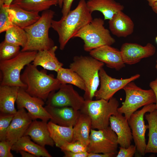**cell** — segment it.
<instances>
[{
    "mask_svg": "<svg viewBox=\"0 0 157 157\" xmlns=\"http://www.w3.org/2000/svg\"><path fill=\"white\" fill-rule=\"evenodd\" d=\"M104 20L100 18L93 19L90 23L84 26L74 35L84 42L83 49L86 51L104 45H111L115 42L112 37L109 31L104 26Z\"/></svg>",
    "mask_w": 157,
    "mask_h": 157,
    "instance_id": "obj_7",
    "label": "cell"
},
{
    "mask_svg": "<svg viewBox=\"0 0 157 157\" xmlns=\"http://www.w3.org/2000/svg\"><path fill=\"white\" fill-rule=\"evenodd\" d=\"M104 65L91 56H76L74 57L69 68L76 73L85 83V100H92L95 97L100 83L99 71Z\"/></svg>",
    "mask_w": 157,
    "mask_h": 157,
    "instance_id": "obj_4",
    "label": "cell"
},
{
    "mask_svg": "<svg viewBox=\"0 0 157 157\" xmlns=\"http://www.w3.org/2000/svg\"><path fill=\"white\" fill-rule=\"evenodd\" d=\"M119 148V150L116 156L117 157H132L137 150L135 145L131 144L126 148L120 146Z\"/></svg>",
    "mask_w": 157,
    "mask_h": 157,
    "instance_id": "obj_37",
    "label": "cell"
},
{
    "mask_svg": "<svg viewBox=\"0 0 157 157\" xmlns=\"http://www.w3.org/2000/svg\"><path fill=\"white\" fill-rule=\"evenodd\" d=\"M118 144L117 135L110 126L97 130L92 129L87 152L117 154Z\"/></svg>",
    "mask_w": 157,
    "mask_h": 157,
    "instance_id": "obj_9",
    "label": "cell"
},
{
    "mask_svg": "<svg viewBox=\"0 0 157 157\" xmlns=\"http://www.w3.org/2000/svg\"><path fill=\"white\" fill-rule=\"evenodd\" d=\"M37 52L20 51L11 59L0 61V85L17 86L25 89L27 86L21 80V72L27 65L33 62Z\"/></svg>",
    "mask_w": 157,
    "mask_h": 157,
    "instance_id": "obj_5",
    "label": "cell"
},
{
    "mask_svg": "<svg viewBox=\"0 0 157 157\" xmlns=\"http://www.w3.org/2000/svg\"><path fill=\"white\" fill-rule=\"evenodd\" d=\"M120 51L124 63L132 65L138 63L143 58L154 55L156 48L150 43L144 46L136 43H125L122 45Z\"/></svg>",
    "mask_w": 157,
    "mask_h": 157,
    "instance_id": "obj_14",
    "label": "cell"
},
{
    "mask_svg": "<svg viewBox=\"0 0 157 157\" xmlns=\"http://www.w3.org/2000/svg\"><path fill=\"white\" fill-rule=\"evenodd\" d=\"M20 47L7 42L4 40L0 44V61L11 59L21 51Z\"/></svg>",
    "mask_w": 157,
    "mask_h": 157,
    "instance_id": "obj_32",
    "label": "cell"
},
{
    "mask_svg": "<svg viewBox=\"0 0 157 157\" xmlns=\"http://www.w3.org/2000/svg\"><path fill=\"white\" fill-rule=\"evenodd\" d=\"M44 107L52 117L51 121L65 126L73 127L81 113L70 107L58 108L46 105Z\"/></svg>",
    "mask_w": 157,
    "mask_h": 157,
    "instance_id": "obj_18",
    "label": "cell"
},
{
    "mask_svg": "<svg viewBox=\"0 0 157 157\" xmlns=\"http://www.w3.org/2000/svg\"><path fill=\"white\" fill-rule=\"evenodd\" d=\"M156 41L157 43V36L156 38Z\"/></svg>",
    "mask_w": 157,
    "mask_h": 157,
    "instance_id": "obj_49",
    "label": "cell"
},
{
    "mask_svg": "<svg viewBox=\"0 0 157 157\" xmlns=\"http://www.w3.org/2000/svg\"><path fill=\"white\" fill-rule=\"evenodd\" d=\"M55 14L51 10L44 11L36 22L24 28L26 33L27 42L21 51H38L49 49L55 46L49 35Z\"/></svg>",
    "mask_w": 157,
    "mask_h": 157,
    "instance_id": "obj_3",
    "label": "cell"
},
{
    "mask_svg": "<svg viewBox=\"0 0 157 157\" xmlns=\"http://www.w3.org/2000/svg\"><path fill=\"white\" fill-rule=\"evenodd\" d=\"M123 89L126 94L125 101L122 106L118 108L117 110L118 112L124 114L128 120L139 108L156 102L155 95L151 89H143L131 81Z\"/></svg>",
    "mask_w": 157,
    "mask_h": 157,
    "instance_id": "obj_8",
    "label": "cell"
},
{
    "mask_svg": "<svg viewBox=\"0 0 157 157\" xmlns=\"http://www.w3.org/2000/svg\"><path fill=\"white\" fill-rule=\"evenodd\" d=\"M119 105L118 101L113 97L108 101L85 100L80 110L90 117L92 129L99 130L109 126L110 118L117 112Z\"/></svg>",
    "mask_w": 157,
    "mask_h": 157,
    "instance_id": "obj_6",
    "label": "cell"
},
{
    "mask_svg": "<svg viewBox=\"0 0 157 157\" xmlns=\"http://www.w3.org/2000/svg\"><path fill=\"white\" fill-rule=\"evenodd\" d=\"M90 56L105 64L110 68L118 71L125 66L120 50L110 45H104L89 52Z\"/></svg>",
    "mask_w": 157,
    "mask_h": 157,
    "instance_id": "obj_16",
    "label": "cell"
},
{
    "mask_svg": "<svg viewBox=\"0 0 157 157\" xmlns=\"http://www.w3.org/2000/svg\"><path fill=\"white\" fill-rule=\"evenodd\" d=\"M19 153L20 154L22 157H36L34 155L24 151L20 150Z\"/></svg>",
    "mask_w": 157,
    "mask_h": 157,
    "instance_id": "obj_42",
    "label": "cell"
},
{
    "mask_svg": "<svg viewBox=\"0 0 157 157\" xmlns=\"http://www.w3.org/2000/svg\"><path fill=\"white\" fill-rule=\"evenodd\" d=\"M155 106V104H152L144 106L141 109L133 113L128 120L137 150L142 156L145 154V133L148 128V125L145 124L144 116L146 113L154 110Z\"/></svg>",
    "mask_w": 157,
    "mask_h": 157,
    "instance_id": "obj_10",
    "label": "cell"
},
{
    "mask_svg": "<svg viewBox=\"0 0 157 157\" xmlns=\"http://www.w3.org/2000/svg\"><path fill=\"white\" fill-rule=\"evenodd\" d=\"M99 74L100 86L96 92L94 97L96 100L104 99L107 101L113 97L117 92L123 89L128 83L140 76V74H137L128 78L117 79L108 75L103 67L100 70Z\"/></svg>",
    "mask_w": 157,
    "mask_h": 157,
    "instance_id": "obj_12",
    "label": "cell"
},
{
    "mask_svg": "<svg viewBox=\"0 0 157 157\" xmlns=\"http://www.w3.org/2000/svg\"><path fill=\"white\" fill-rule=\"evenodd\" d=\"M4 1V0H0V8L3 6Z\"/></svg>",
    "mask_w": 157,
    "mask_h": 157,
    "instance_id": "obj_47",
    "label": "cell"
},
{
    "mask_svg": "<svg viewBox=\"0 0 157 157\" xmlns=\"http://www.w3.org/2000/svg\"><path fill=\"white\" fill-rule=\"evenodd\" d=\"M74 0H63L62 8V17L66 16L71 10L72 4Z\"/></svg>",
    "mask_w": 157,
    "mask_h": 157,
    "instance_id": "obj_38",
    "label": "cell"
},
{
    "mask_svg": "<svg viewBox=\"0 0 157 157\" xmlns=\"http://www.w3.org/2000/svg\"><path fill=\"white\" fill-rule=\"evenodd\" d=\"M148 3L149 5L151 7L154 3L157 1V0H147Z\"/></svg>",
    "mask_w": 157,
    "mask_h": 157,
    "instance_id": "obj_45",
    "label": "cell"
},
{
    "mask_svg": "<svg viewBox=\"0 0 157 157\" xmlns=\"http://www.w3.org/2000/svg\"><path fill=\"white\" fill-rule=\"evenodd\" d=\"M86 4L91 14L94 11H99L103 15L104 20L111 19L124 8L123 5L115 0H88Z\"/></svg>",
    "mask_w": 157,
    "mask_h": 157,
    "instance_id": "obj_22",
    "label": "cell"
},
{
    "mask_svg": "<svg viewBox=\"0 0 157 157\" xmlns=\"http://www.w3.org/2000/svg\"><path fill=\"white\" fill-rule=\"evenodd\" d=\"M56 78L61 84H69L76 86L84 91L85 83L79 76L69 68L61 67L57 72Z\"/></svg>",
    "mask_w": 157,
    "mask_h": 157,
    "instance_id": "obj_30",
    "label": "cell"
},
{
    "mask_svg": "<svg viewBox=\"0 0 157 157\" xmlns=\"http://www.w3.org/2000/svg\"><path fill=\"white\" fill-rule=\"evenodd\" d=\"M14 0H4L3 6L9 7Z\"/></svg>",
    "mask_w": 157,
    "mask_h": 157,
    "instance_id": "obj_43",
    "label": "cell"
},
{
    "mask_svg": "<svg viewBox=\"0 0 157 157\" xmlns=\"http://www.w3.org/2000/svg\"><path fill=\"white\" fill-rule=\"evenodd\" d=\"M110 31L118 37H126L133 32L134 25L128 15L121 11L115 14L108 22Z\"/></svg>",
    "mask_w": 157,
    "mask_h": 157,
    "instance_id": "obj_20",
    "label": "cell"
},
{
    "mask_svg": "<svg viewBox=\"0 0 157 157\" xmlns=\"http://www.w3.org/2000/svg\"><path fill=\"white\" fill-rule=\"evenodd\" d=\"M151 7L153 11L157 14V1L154 3Z\"/></svg>",
    "mask_w": 157,
    "mask_h": 157,
    "instance_id": "obj_44",
    "label": "cell"
},
{
    "mask_svg": "<svg viewBox=\"0 0 157 157\" xmlns=\"http://www.w3.org/2000/svg\"><path fill=\"white\" fill-rule=\"evenodd\" d=\"M16 104L18 109H26L33 120L39 119L47 122L52 117L43 106L44 101L39 98L33 97L25 90L20 88Z\"/></svg>",
    "mask_w": 157,
    "mask_h": 157,
    "instance_id": "obj_13",
    "label": "cell"
},
{
    "mask_svg": "<svg viewBox=\"0 0 157 157\" xmlns=\"http://www.w3.org/2000/svg\"><path fill=\"white\" fill-rule=\"evenodd\" d=\"M59 148L62 151H67L74 152L87 151V146L79 141L65 142Z\"/></svg>",
    "mask_w": 157,
    "mask_h": 157,
    "instance_id": "obj_34",
    "label": "cell"
},
{
    "mask_svg": "<svg viewBox=\"0 0 157 157\" xmlns=\"http://www.w3.org/2000/svg\"><path fill=\"white\" fill-rule=\"evenodd\" d=\"M73 129L72 142L79 141L88 146L92 129V123L90 117L87 115L81 113Z\"/></svg>",
    "mask_w": 157,
    "mask_h": 157,
    "instance_id": "obj_25",
    "label": "cell"
},
{
    "mask_svg": "<svg viewBox=\"0 0 157 157\" xmlns=\"http://www.w3.org/2000/svg\"><path fill=\"white\" fill-rule=\"evenodd\" d=\"M148 123V140L146 144L145 154H157V109L145 115Z\"/></svg>",
    "mask_w": 157,
    "mask_h": 157,
    "instance_id": "obj_29",
    "label": "cell"
},
{
    "mask_svg": "<svg viewBox=\"0 0 157 157\" xmlns=\"http://www.w3.org/2000/svg\"><path fill=\"white\" fill-rule=\"evenodd\" d=\"M7 10L13 25L23 29L35 23L40 17L39 13L27 11L11 5L7 7Z\"/></svg>",
    "mask_w": 157,
    "mask_h": 157,
    "instance_id": "obj_21",
    "label": "cell"
},
{
    "mask_svg": "<svg viewBox=\"0 0 157 157\" xmlns=\"http://www.w3.org/2000/svg\"><path fill=\"white\" fill-rule=\"evenodd\" d=\"M7 7L0 8V33L6 32L13 26L9 18Z\"/></svg>",
    "mask_w": 157,
    "mask_h": 157,
    "instance_id": "obj_35",
    "label": "cell"
},
{
    "mask_svg": "<svg viewBox=\"0 0 157 157\" xmlns=\"http://www.w3.org/2000/svg\"><path fill=\"white\" fill-rule=\"evenodd\" d=\"M20 88L7 85L0 86V112L15 114L17 110L15 103Z\"/></svg>",
    "mask_w": 157,
    "mask_h": 157,
    "instance_id": "obj_24",
    "label": "cell"
},
{
    "mask_svg": "<svg viewBox=\"0 0 157 157\" xmlns=\"http://www.w3.org/2000/svg\"><path fill=\"white\" fill-rule=\"evenodd\" d=\"M31 139L29 136H23L12 145L11 150L17 153L20 150L24 151L36 157H52L45 147L32 142Z\"/></svg>",
    "mask_w": 157,
    "mask_h": 157,
    "instance_id": "obj_26",
    "label": "cell"
},
{
    "mask_svg": "<svg viewBox=\"0 0 157 157\" xmlns=\"http://www.w3.org/2000/svg\"><path fill=\"white\" fill-rule=\"evenodd\" d=\"M33 121L25 108L18 109L6 132V140L13 145L24 135Z\"/></svg>",
    "mask_w": 157,
    "mask_h": 157,
    "instance_id": "obj_15",
    "label": "cell"
},
{
    "mask_svg": "<svg viewBox=\"0 0 157 157\" xmlns=\"http://www.w3.org/2000/svg\"><path fill=\"white\" fill-rule=\"evenodd\" d=\"M15 114L0 112V141L6 140L7 130L14 117Z\"/></svg>",
    "mask_w": 157,
    "mask_h": 157,
    "instance_id": "obj_33",
    "label": "cell"
},
{
    "mask_svg": "<svg viewBox=\"0 0 157 157\" xmlns=\"http://www.w3.org/2000/svg\"><path fill=\"white\" fill-rule=\"evenodd\" d=\"M155 68L157 71V59L156 60V63L155 65Z\"/></svg>",
    "mask_w": 157,
    "mask_h": 157,
    "instance_id": "obj_48",
    "label": "cell"
},
{
    "mask_svg": "<svg viewBox=\"0 0 157 157\" xmlns=\"http://www.w3.org/2000/svg\"><path fill=\"white\" fill-rule=\"evenodd\" d=\"M58 4V0H14L10 5L27 11L39 13Z\"/></svg>",
    "mask_w": 157,
    "mask_h": 157,
    "instance_id": "obj_28",
    "label": "cell"
},
{
    "mask_svg": "<svg viewBox=\"0 0 157 157\" xmlns=\"http://www.w3.org/2000/svg\"><path fill=\"white\" fill-rule=\"evenodd\" d=\"M109 122L110 127L117 135L118 144L120 147H128L133 139L128 120L122 114L117 112L110 117Z\"/></svg>",
    "mask_w": 157,
    "mask_h": 157,
    "instance_id": "obj_17",
    "label": "cell"
},
{
    "mask_svg": "<svg viewBox=\"0 0 157 157\" xmlns=\"http://www.w3.org/2000/svg\"><path fill=\"white\" fill-rule=\"evenodd\" d=\"M51 136L56 146L60 148L64 142H72L73 126H65L55 124L50 121L47 123Z\"/></svg>",
    "mask_w": 157,
    "mask_h": 157,
    "instance_id": "obj_27",
    "label": "cell"
},
{
    "mask_svg": "<svg viewBox=\"0 0 157 157\" xmlns=\"http://www.w3.org/2000/svg\"><path fill=\"white\" fill-rule=\"evenodd\" d=\"M85 0H80L76 7L59 20L53 19L51 27L58 33L60 49L63 50L68 42L83 27L93 20Z\"/></svg>",
    "mask_w": 157,
    "mask_h": 157,
    "instance_id": "obj_1",
    "label": "cell"
},
{
    "mask_svg": "<svg viewBox=\"0 0 157 157\" xmlns=\"http://www.w3.org/2000/svg\"><path fill=\"white\" fill-rule=\"evenodd\" d=\"M6 32L5 41L21 47L22 48L25 46L27 37L26 31L23 28L13 26Z\"/></svg>",
    "mask_w": 157,
    "mask_h": 157,
    "instance_id": "obj_31",
    "label": "cell"
},
{
    "mask_svg": "<svg viewBox=\"0 0 157 157\" xmlns=\"http://www.w3.org/2000/svg\"><path fill=\"white\" fill-rule=\"evenodd\" d=\"M47 122L33 120L24 135L29 136L35 142L42 147H53L55 144L51 136Z\"/></svg>",
    "mask_w": 157,
    "mask_h": 157,
    "instance_id": "obj_19",
    "label": "cell"
},
{
    "mask_svg": "<svg viewBox=\"0 0 157 157\" xmlns=\"http://www.w3.org/2000/svg\"><path fill=\"white\" fill-rule=\"evenodd\" d=\"M116 154L113 153L102 154L88 153V157H112L116 156Z\"/></svg>",
    "mask_w": 157,
    "mask_h": 157,
    "instance_id": "obj_41",
    "label": "cell"
},
{
    "mask_svg": "<svg viewBox=\"0 0 157 157\" xmlns=\"http://www.w3.org/2000/svg\"><path fill=\"white\" fill-rule=\"evenodd\" d=\"M45 70H39L37 66L30 63L25 67L21 75L22 81L27 86L25 91L44 101L51 93L58 90L61 85L53 75L47 74Z\"/></svg>",
    "mask_w": 157,
    "mask_h": 157,
    "instance_id": "obj_2",
    "label": "cell"
},
{
    "mask_svg": "<svg viewBox=\"0 0 157 157\" xmlns=\"http://www.w3.org/2000/svg\"><path fill=\"white\" fill-rule=\"evenodd\" d=\"M58 5L60 8H62L63 4V0H58Z\"/></svg>",
    "mask_w": 157,
    "mask_h": 157,
    "instance_id": "obj_46",
    "label": "cell"
},
{
    "mask_svg": "<svg viewBox=\"0 0 157 157\" xmlns=\"http://www.w3.org/2000/svg\"><path fill=\"white\" fill-rule=\"evenodd\" d=\"M12 145L6 140L0 141V157H13L11 152Z\"/></svg>",
    "mask_w": 157,
    "mask_h": 157,
    "instance_id": "obj_36",
    "label": "cell"
},
{
    "mask_svg": "<svg viewBox=\"0 0 157 157\" xmlns=\"http://www.w3.org/2000/svg\"><path fill=\"white\" fill-rule=\"evenodd\" d=\"M58 47L55 45L49 49L38 51L32 64L44 69L57 72L63 65L56 56V52Z\"/></svg>",
    "mask_w": 157,
    "mask_h": 157,
    "instance_id": "obj_23",
    "label": "cell"
},
{
    "mask_svg": "<svg viewBox=\"0 0 157 157\" xmlns=\"http://www.w3.org/2000/svg\"><path fill=\"white\" fill-rule=\"evenodd\" d=\"M64 157H88V153L87 151L74 152L67 151H63Z\"/></svg>",
    "mask_w": 157,
    "mask_h": 157,
    "instance_id": "obj_39",
    "label": "cell"
},
{
    "mask_svg": "<svg viewBox=\"0 0 157 157\" xmlns=\"http://www.w3.org/2000/svg\"><path fill=\"white\" fill-rule=\"evenodd\" d=\"M55 91L49 95L46 101V105L58 108L70 107L80 110L85 100L72 85L61 84L58 91Z\"/></svg>",
    "mask_w": 157,
    "mask_h": 157,
    "instance_id": "obj_11",
    "label": "cell"
},
{
    "mask_svg": "<svg viewBox=\"0 0 157 157\" xmlns=\"http://www.w3.org/2000/svg\"><path fill=\"white\" fill-rule=\"evenodd\" d=\"M149 85L154 91L156 96V102L155 104V109H157V76L154 80L150 82Z\"/></svg>",
    "mask_w": 157,
    "mask_h": 157,
    "instance_id": "obj_40",
    "label": "cell"
}]
</instances>
